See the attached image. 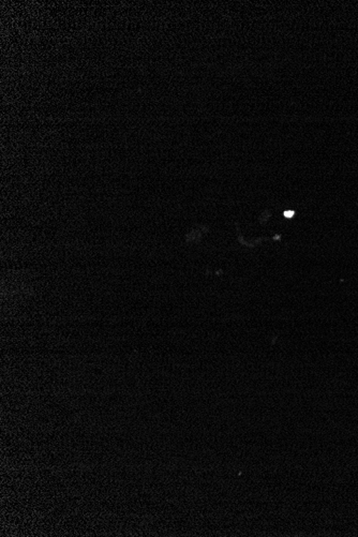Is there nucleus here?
I'll list each match as a JSON object with an SVG mask.
<instances>
[{
	"label": "nucleus",
	"mask_w": 358,
	"mask_h": 537,
	"mask_svg": "<svg viewBox=\"0 0 358 537\" xmlns=\"http://www.w3.org/2000/svg\"><path fill=\"white\" fill-rule=\"evenodd\" d=\"M284 216H286V218H292V217L294 216V212H284Z\"/></svg>",
	"instance_id": "obj_1"
}]
</instances>
